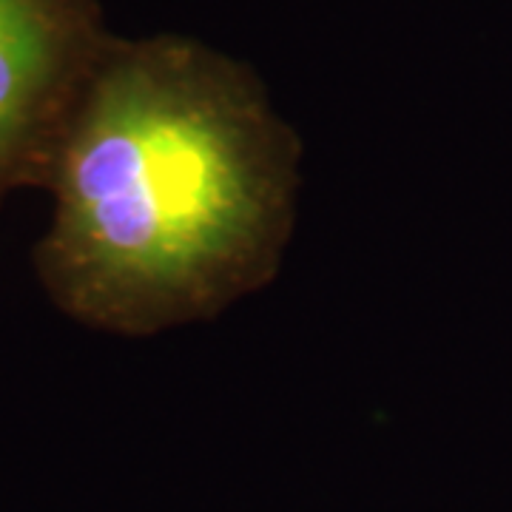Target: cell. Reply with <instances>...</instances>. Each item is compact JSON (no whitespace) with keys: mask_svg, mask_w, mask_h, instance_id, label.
Wrapping results in <instances>:
<instances>
[{"mask_svg":"<svg viewBox=\"0 0 512 512\" xmlns=\"http://www.w3.org/2000/svg\"><path fill=\"white\" fill-rule=\"evenodd\" d=\"M299 183L296 131L231 66L109 46L46 185L37 282L63 316L131 339L214 319L276 279Z\"/></svg>","mask_w":512,"mask_h":512,"instance_id":"obj_1","label":"cell"},{"mask_svg":"<svg viewBox=\"0 0 512 512\" xmlns=\"http://www.w3.org/2000/svg\"><path fill=\"white\" fill-rule=\"evenodd\" d=\"M106 49L92 0H0V202L49 185Z\"/></svg>","mask_w":512,"mask_h":512,"instance_id":"obj_2","label":"cell"}]
</instances>
